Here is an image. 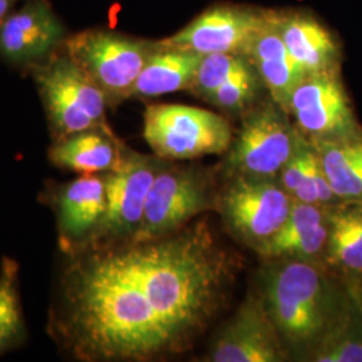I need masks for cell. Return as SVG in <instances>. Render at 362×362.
<instances>
[{
  "mask_svg": "<svg viewBox=\"0 0 362 362\" xmlns=\"http://www.w3.org/2000/svg\"><path fill=\"white\" fill-rule=\"evenodd\" d=\"M156 309L177 348L216 309L227 267L206 230L132 243Z\"/></svg>",
  "mask_w": 362,
  "mask_h": 362,
  "instance_id": "obj_1",
  "label": "cell"
},
{
  "mask_svg": "<svg viewBox=\"0 0 362 362\" xmlns=\"http://www.w3.org/2000/svg\"><path fill=\"white\" fill-rule=\"evenodd\" d=\"M42 103L50 127L52 143L78 132L109 128L107 100L104 91L77 62L64 52L33 66Z\"/></svg>",
  "mask_w": 362,
  "mask_h": 362,
  "instance_id": "obj_2",
  "label": "cell"
},
{
  "mask_svg": "<svg viewBox=\"0 0 362 362\" xmlns=\"http://www.w3.org/2000/svg\"><path fill=\"white\" fill-rule=\"evenodd\" d=\"M144 139L161 160H189L226 152L233 132L226 118L188 105H149L144 113Z\"/></svg>",
  "mask_w": 362,
  "mask_h": 362,
  "instance_id": "obj_3",
  "label": "cell"
},
{
  "mask_svg": "<svg viewBox=\"0 0 362 362\" xmlns=\"http://www.w3.org/2000/svg\"><path fill=\"white\" fill-rule=\"evenodd\" d=\"M155 49L156 42L107 30H88L65 40L67 54L113 105L132 97L134 83Z\"/></svg>",
  "mask_w": 362,
  "mask_h": 362,
  "instance_id": "obj_4",
  "label": "cell"
},
{
  "mask_svg": "<svg viewBox=\"0 0 362 362\" xmlns=\"http://www.w3.org/2000/svg\"><path fill=\"white\" fill-rule=\"evenodd\" d=\"M160 167L153 157L124 148L116 167L103 173L106 212L98 233L85 250L132 242L141 226L148 192Z\"/></svg>",
  "mask_w": 362,
  "mask_h": 362,
  "instance_id": "obj_5",
  "label": "cell"
},
{
  "mask_svg": "<svg viewBox=\"0 0 362 362\" xmlns=\"http://www.w3.org/2000/svg\"><path fill=\"white\" fill-rule=\"evenodd\" d=\"M269 303L278 332L290 341H309L324 327V282L318 270L308 263H287L274 274Z\"/></svg>",
  "mask_w": 362,
  "mask_h": 362,
  "instance_id": "obj_6",
  "label": "cell"
},
{
  "mask_svg": "<svg viewBox=\"0 0 362 362\" xmlns=\"http://www.w3.org/2000/svg\"><path fill=\"white\" fill-rule=\"evenodd\" d=\"M299 137L281 106L264 104L243 121L230 164L246 176L274 177L294 153Z\"/></svg>",
  "mask_w": 362,
  "mask_h": 362,
  "instance_id": "obj_7",
  "label": "cell"
},
{
  "mask_svg": "<svg viewBox=\"0 0 362 362\" xmlns=\"http://www.w3.org/2000/svg\"><path fill=\"white\" fill-rule=\"evenodd\" d=\"M57 219L58 245L64 255L85 250L98 233L106 212V188L101 175L52 182L42 194Z\"/></svg>",
  "mask_w": 362,
  "mask_h": 362,
  "instance_id": "obj_8",
  "label": "cell"
},
{
  "mask_svg": "<svg viewBox=\"0 0 362 362\" xmlns=\"http://www.w3.org/2000/svg\"><path fill=\"white\" fill-rule=\"evenodd\" d=\"M267 16L269 10L215 6L160 43L200 55L230 52L247 58L254 39L267 22Z\"/></svg>",
  "mask_w": 362,
  "mask_h": 362,
  "instance_id": "obj_9",
  "label": "cell"
},
{
  "mask_svg": "<svg viewBox=\"0 0 362 362\" xmlns=\"http://www.w3.org/2000/svg\"><path fill=\"white\" fill-rule=\"evenodd\" d=\"M293 206V199L272 177L240 176L221 200L224 218L242 238L263 243L276 233Z\"/></svg>",
  "mask_w": 362,
  "mask_h": 362,
  "instance_id": "obj_10",
  "label": "cell"
},
{
  "mask_svg": "<svg viewBox=\"0 0 362 362\" xmlns=\"http://www.w3.org/2000/svg\"><path fill=\"white\" fill-rule=\"evenodd\" d=\"M206 208V185L194 173L160 167L148 192L141 226L129 243L168 236Z\"/></svg>",
  "mask_w": 362,
  "mask_h": 362,
  "instance_id": "obj_11",
  "label": "cell"
},
{
  "mask_svg": "<svg viewBox=\"0 0 362 362\" xmlns=\"http://www.w3.org/2000/svg\"><path fill=\"white\" fill-rule=\"evenodd\" d=\"M287 112L313 140L357 132L348 95L336 71L308 74L291 93Z\"/></svg>",
  "mask_w": 362,
  "mask_h": 362,
  "instance_id": "obj_12",
  "label": "cell"
},
{
  "mask_svg": "<svg viewBox=\"0 0 362 362\" xmlns=\"http://www.w3.org/2000/svg\"><path fill=\"white\" fill-rule=\"evenodd\" d=\"M64 42L65 28L46 0H28L0 26V57L13 65H38Z\"/></svg>",
  "mask_w": 362,
  "mask_h": 362,
  "instance_id": "obj_13",
  "label": "cell"
},
{
  "mask_svg": "<svg viewBox=\"0 0 362 362\" xmlns=\"http://www.w3.org/2000/svg\"><path fill=\"white\" fill-rule=\"evenodd\" d=\"M270 314L257 302H247L226 327L212 351L215 362H276L284 351Z\"/></svg>",
  "mask_w": 362,
  "mask_h": 362,
  "instance_id": "obj_14",
  "label": "cell"
},
{
  "mask_svg": "<svg viewBox=\"0 0 362 362\" xmlns=\"http://www.w3.org/2000/svg\"><path fill=\"white\" fill-rule=\"evenodd\" d=\"M247 59L255 67L260 81L269 89L272 101L287 112L291 93L306 77L287 50L275 23V11L269 10L266 25L254 39Z\"/></svg>",
  "mask_w": 362,
  "mask_h": 362,
  "instance_id": "obj_15",
  "label": "cell"
},
{
  "mask_svg": "<svg viewBox=\"0 0 362 362\" xmlns=\"http://www.w3.org/2000/svg\"><path fill=\"white\" fill-rule=\"evenodd\" d=\"M275 23L287 50L306 74L336 71L338 43L317 19L302 11H275Z\"/></svg>",
  "mask_w": 362,
  "mask_h": 362,
  "instance_id": "obj_16",
  "label": "cell"
},
{
  "mask_svg": "<svg viewBox=\"0 0 362 362\" xmlns=\"http://www.w3.org/2000/svg\"><path fill=\"white\" fill-rule=\"evenodd\" d=\"M122 151L109 128H94L54 141L49 158L57 168L78 175H101L116 167Z\"/></svg>",
  "mask_w": 362,
  "mask_h": 362,
  "instance_id": "obj_17",
  "label": "cell"
},
{
  "mask_svg": "<svg viewBox=\"0 0 362 362\" xmlns=\"http://www.w3.org/2000/svg\"><path fill=\"white\" fill-rule=\"evenodd\" d=\"M200 59L202 55L197 52L156 42V49L134 83L132 97L152 98L191 89Z\"/></svg>",
  "mask_w": 362,
  "mask_h": 362,
  "instance_id": "obj_18",
  "label": "cell"
},
{
  "mask_svg": "<svg viewBox=\"0 0 362 362\" xmlns=\"http://www.w3.org/2000/svg\"><path fill=\"white\" fill-rule=\"evenodd\" d=\"M325 173L336 194L345 202H362V136L357 132L313 140Z\"/></svg>",
  "mask_w": 362,
  "mask_h": 362,
  "instance_id": "obj_19",
  "label": "cell"
},
{
  "mask_svg": "<svg viewBox=\"0 0 362 362\" xmlns=\"http://www.w3.org/2000/svg\"><path fill=\"white\" fill-rule=\"evenodd\" d=\"M329 219L330 260L344 270L362 272V202H350Z\"/></svg>",
  "mask_w": 362,
  "mask_h": 362,
  "instance_id": "obj_20",
  "label": "cell"
},
{
  "mask_svg": "<svg viewBox=\"0 0 362 362\" xmlns=\"http://www.w3.org/2000/svg\"><path fill=\"white\" fill-rule=\"evenodd\" d=\"M26 326L19 297V264L4 257L0 263V356L19 346Z\"/></svg>",
  "mask_w": 362,
  "mask_h": 362,
  "instance_id": "obj_21",
  "label": "cell"
},
{
  "mask_svg": "<svg viewBox=\"0 0 362 362\" xmlns=\"http://www.w3.org/2000/svg\"><path fill=\"white\" fill-rule=\"evenodd\" d=\"M324 223V214L315 204L293 202L282 227L258 246L259 254L266 258H278L281 251L293 239Z\"/></svg>",
  "mask_w": 362,
  "mask_h": 362,
  "instance_id": "obj_22",
  "label": "cell"
},
{
  "mask_svg": "<svg viewBox=\"0 0 362 362\" xmlns=\"http://www.w3.org/2000/svg\"><path fill=\"white\" fill-rule=\"evenodd\" d=\"M258 78L255 67L245 58L207 100L224 110H240L254 100L258 89Z\"/></svg>",
  "mask_w": 362,
  "mask_h": 362,
  "instance_id": "obj_23",
  "label": "cell"
},
{
  "mask_svg": "<svg viewBox=\"0 0 362 362\" xmlns=\"http://www.w3.org/2000/svg\"><path fill=\"white\" fill-rule=\"evenodd\" d=\"M245 58L246 57L243 55L230 52H214L202 55L191 89H194L202 97L208 98L226 82V79L233 74V70L240 65Z\"/></svg>",
  "mask_w": 362,
  "mask_h": 362,
  "instance_id": "obj_24",
  "label": "cell"
},
{
  "mask_svg": "<svg viewBox=\"0 0 362 362\" xmlns=\"http://www.w3.org/2000/svg\"><path fill=\"white\" fill-rule=\"evenodd\" d=\"M329 238V226L325 223L311 228L310 231L302 233L293 239L287 246L281 251L279 257H291V258H310L322 251Z\"/></svg>",
  "mask_w": 362,
  "mask_h": 362,
  "instance_id": "obj_25",
  "label": "cell"
},
{
  "mask_svg": "<svg viewBox=\"0 0 362 362\" xmlns=\"http://www.w3.org/2000/svg\"><path fill=\"white\" fill-rule=\"evenodd\" d=\"M320 165H321V161L315 152L300 184L296 188V191L290 194L293 202L315 204V206L320 204L318 203V189H317V173H318Z\"/></svg>",
  "mask_w": 362,
  "mask_h": 362,
  "instance_id": "obj_26",
  "label": "cell"
},
{
  "mask_svg": "<svg viewBox=\"0 0 362 362\" xmlns=\"http://www.w3.org/2000/svg\"><path fill=\"white\" fill-rule=\"evenodd\" d=\"M315 361L362 362V344L354 341H342L334 346L321 351Z\"/></svg>",
  "mask_w": 362,
  "mask_h": 362,
  "instance_id": "obj_27",
  "label": "cell"
},
{
  "mask_svg": "<svg viewBox=\"0 0 362 362\" xmlns=\"http://www.w3.org/2000/svg\"><path fill=\"white\" fill-rule=\"evenodd\" d=\"M15 0H0V26L6 21V18L10 15Z\"/></svg>",
  "mask_w": 362,
  "mask_h": 362,
  "instance_id": "obj_28",
  "label": "cell"
}]
</instances>
